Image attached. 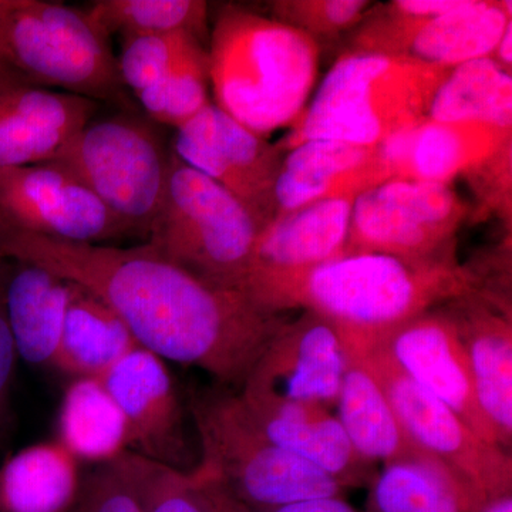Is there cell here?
<instances>
[{
	"mask_svg": "<svg viewBox=\"0 0 512 512\" xmlns=\"http://www.w3.org/2000/svg\"><path fill=\"white\" fill-rule=\"evenodd\" d=\"M0 259L40 266L92 293L126 323L140 348L238 389L288 320L244 293L195 278L148 242L121 248L63 241L0 214Z\"/></svg>",
	"mask_w": 512,
	"mask_h": 512,
	"instance_id": "cell-1",
	"label": "cell"
},
{
	"mask_svg": "<svg viewBox=\"0 0 512 512\" xmlns=\"http://www.w3.org/2000/svg\"><path fill=\"white\" fill-rule=\"evenodd\" d=\"M481 278L456 256L406 261L383 254H342L251 296L264 311L315 313L349 353H362L441 305L480 291Z\"/></svg>",
	"mask_w": 512,
	"mask_h": 512,
	"instance_id": "cell-2",
	"label": "cell"
},
{
	"mask_svg": "<svg viewBox=\"0 0 512 512\" xmlns=\"http://www.w3.org/2000/svg\"><path fill=\"white\" fill-rule=\"evenodd\" d=\"M208 60L215 106L268 138L291 128L308 106L320 46L272 16L228 5L212 26Z\"/></svg>",
	"mask_w": 512,
	"mask_h": 512,
	"instance_id": "cell-3",
	"label": "cell"
},
{
	"mask_svg": "<svg viewBox=\"0 0 512 512\" xmlns=\"http://www.w3.org/2000/svg\"><path fill=\"white\" fill-rule=\"evenodd\" d=\"M450 70L406 56L348 50L333 63L278 146L328 140L377 147L429 117Z\"/></svg>",
	"mask_w": 512,
	"mask_h": 512,
	"instance_id": "cell-4",
	"label": "cell"
},
{
	"mask_svg": "<svg viewBox=\"0 0 512 512\" xmlns=\"http://www.w3.org/2000/svg\"><path fill=\"white\" fill-rule=\"evenodd\" d=\"M191 414L200 437L197 464L251 511L320 497H343L345 488L296 457L259 429L229 390L194 394Z\"/></svg>",
	"mask_w": 512,
	"mask_h": 512,
	"instance_id": "cell-5",
	"label": "cell"
},
{
	"mask_svg": "<svg viewBox=\"0 0 512 512\" xmlns=\"http://www.w3.org/2000/svg\"><path fill=\"white\" fill-rule=\"evenodd\" d=\"M262 228L244 202L171 150L151 247L195 278L239 292Z\"/></svg>",
	"mask_w": 512,
	"mask_h": 512,
	"instance_id": "cell-6",
	"label": "cell"
},
{
	"mask_svg": "<svg viewBox=\"0 0 512 512\" xmlns=\"http://www.w3.org/2000/svg\"><path fill=\"white\" fill-rule=\"evenodd\" d=\"M0 62L35 86L121 101L110 39L84 9L46 0H0Z\"/></svg>",
	"mask_w": 512,
	"mask_h": 512,
	"instance_id": "cell-7",
	"label": "cell"
},
{
	"mask_svg": "<svg viewBox=\"0 0 512 512\" xmlns=\"http://www.w3.org/2000/svg\"><path fill=\"white\" fill-rule=\"evenodd\" d=\"M171 150L146 120H92L55 158L72 170L133 234L147 239L163 202Z\"/></svg>",
	"mask_w": 512,
	"mask_h": 512,
	"instance_id": "cell-8",
	"label": "cell"
},
{
	"mask_svg": "<svg viewBox=\"0 0 512 512\" xmlns=\"http://www.w3.org/2000/svg\"><path fill=\"white\" fill-rule=\"evenodd\" d=\"M414 443L450 470L466 490L471 512L512 494L510 451L488 443L447 404L404 375L379 348L362 353Z\"/></svg>",
	"mask_w": 512,
	"mask_h": 512,
	"instance_id": "cell-9",
	"label": "cell"
},
{
	"mask_svg": "<svg viewBox=\"0 0 512 512\" xmlns=\"http://www.w3.org/2000/svg\"><path fill=\"white\" fill-rule=\"evenodd\" d=\"M470 214L446 184L389 180L353 202L343 254H383L406 261L453 255L454 238Z\"/></svg>",
	"mask_w": 512,
	"mask_h": 512,
	"instance_id": "cell-10",
	"label": "cell"
},
{
	"mask_svg": "<svg viewBox=\"0 0 512 512\" xmlns=\"http://www.w3.org/2000/svg\"><path fill=\"white\" fill-rule=\"evenodd\" d=\"M511 10L510 0H461L444 15L417 18L384 5L360 23L352 50L412 57L451 70L491 57L512 22Z\"/></svg>",
	"mask_w": 512,
	"mask_h": 512,
	"instance_id": "cell-11",
	"label": "cell"
},
{
	"mask_svg": "<svg viewBox=\"0 0 512 512\" xmlns=\"http://www.w3.org/2000/svg\"><path fill=\"white\" fill-rule=\"evenodd\" d=\"M0 214L18 227L70 242L104 244L133 234L59 161L0 170Z\"/></svg>",
	"mask_w": 512,
	"mask_h": 512,
	"instance_id": "cell-12",
	"label": "cell"
},
{
	"mask_svg": "<svg viewBox=\"0 0 512 512\" xmlns=\"http://www.w3.org/2000/svg\"><path fill=\"white\" fill-rule=\"evenodd\" d=\"M175 156L244 202L265 227L274 217L276 178L285 153L211 103L178 128Z\"/></svg>",
	"mask_w": 512,
	"mask_h": 512,
	"instance_id": "cell-13",
	"label": "cell"
},
{
	"mask_svg": "<svg viewBox=\"0 0 512 512\" xmlns=\"http://www.w3.org/2000/svg\"><path fill=\"white\" fill-rule=\"evenodd\" d=\"M349 360L338 330L315 313L302 311L276 332L239 394L330 410L338 402Z\"/></svg>",
	"mask_w": 512,
	"mask_h": 512,
	"instance_id": "cell-14",
	"label": "cell"
},
{
	"mask_svg": "<svg viewBox=\"0 0 512 512\" xmlns=\"http://www.w3.org/2000/svg\"><path fill=\"white\" fill-rule=\"evenodd\" d=\"M101 380L126 419L131 453L185 473L197 467L183 403L161 357L134 349Z\"/></svg>",
	"mask_w": 512,
	"mask_h": 512,
	"instance_id": "cell-15",
	"label": "cell"
},
{
	"mask_svg": "<svg viewBox=\"0 0 512 512\" xmlns=\"http://www.w3.org/2000/svg\"><path fill=\"white\" fill-rule=\"evenodd\" d=\"M375 346L382 349L404 375L454 410L478 436L498 446L494 431L478 404L456 322L446 308L424 313Z\"/></svg>",
	"mask_w": 512,
	"mask_h": 512,
	"instance_id": "cell-16",
	"label": "cell"
},
{
	"mask_svg": "<svg viewBox=\"0 0 512 512\" xmlns=\"http://www.w3.org/2000/svg\"><path fill=\"white\" fill-rule=\"evenodd\" d=\"M352 198L316 202L272 218L259 232L239 292L247 298L266 286L311 271L345 252Z\"/></svg>",
	"mask_w": 512,
	"mask_h": 512,
	"instance_id": "cell-17",
	"label": "cell"
},
{
	"mask_svg": "<svg viewBox=\"0 0 512 512\" xmlns=\"http://www.w3.org/2000/svg\"><path fill=\"white\" fill-rule=\"evenodd\" d=\"M511 130L485 124L440 123L426 119L377 146L389 180L450 185L477 174L511 146Z\"/></svg>",
	"mask_w": 512,
	"mask_h": 512,
	"instance_id": "cell-18",
	"label": "cell"
},
{
	"mask_svg": "<svg viewBox=\"0 0 512 512\" xmlns=\"http://www.w3.org/2000/svg\"><path fill=\"white\" fill-rule=\"evenodd\" d=\"M99 101L19 83L0 93V170L55 160L94 119Z\"/></svg>",
	"mask_w": 512,
	"mask_h": 512,
	"instance_id": "cell-19",
	"label": "cell"
},
{
	"mask_svg": "<svg viewBox=\"0 0 512 512\" xmlns=\"http://www.w3.org/2000/svg\"><path fill=\"white\" fill-rule=\"evenodd\" d=\"M466 349L478 404L498 446L512 447V323L510 312L483 289L448 302Z\"/></svg>",
	"mask_w": 512,
	"mask_h": 512,
	"instance_id": "cell-20",
	"label": "cell"
},
{
	"mask_svg": "<svg viewBox=\"0 0 512 512\" xmlns=\"http://www.w3.org/2000/svg\"><path fill=\"white\" fill-rule=\"evenodd\" d=\"M377 147L309 140L286 151L274 190V217L316 202L352 198L386 183Z\"/></svg>",
	"mask_w": 512,
	"mask_h": 512,
	"instance_id": "cell-21",
	"label": "cell"
},
{
	"mask_svg": "<svg viewBox=\"0 0 512 512\" xmlns=\"http://www.w3.org/2000/svg\"><path fill=\"white\" fill-rule=\"evenodd\" d=\"M238 397L276 446L329 474L345 490L372 484L373 464L356 453L338 417L326 407Z\"/></svg>",
	"mask_w": 512,
	"mask_h": 512,
	"instance_id": "cell-22",
	"label": "cell"
},
{
	"mask_svg": "<svg viewBox=\"0 0 512 512\" xmlns=\"http://www.w3.org/2000/svg\"><path fill=\"white\" fill-rule=\"evenodd\" d=\"M6 315L19 357L56 367L72 286L29 262L0 259Z\"/></svg>",
	"mask_w": 512,
	"mask_h": 512,
	"instance_id": "cell-23",
	"label": "cell"
},
{
	"mask_svg": "<svg viewBox=\"0 0 512 512\" xmlns=\"http://www.w3.org/2000/svg\"><path fill=\"white\" fill-rule=\"evenodd\" d=\"M349 356L336 402V417L356 453L372 464L429 457L404 429L389 397L362 357Z\"/></svg>",
	"mask_w": 512,
	"mask_h": 512,
	"instance_id": "cell-24",
	"label": "cell"
},
{
	"mask_svg": "<svg viewBox=\"0 0 512 512\" xmlns=\"http://www.w3.org/2000/svg\"><path fill=\"white\" fill-rule=\"evenodd\" d=\"M82 481L59 441L32 444L0 463V512H72Z\"/></svg>",
	"mask_w": 512,
	"mask_h": 512,
	"instance_id": "cell-25",
	"label": "cell"
},
{
	"mask_svg": "<svg viewBox=\"0 0 512 512\" xmlns=\"http://www.w3.org/2000/svg\"><path fill=\"white\" fill-rule=\"evenodd\" d=\"M57 441L79 463H110L130 451L126 419L103 380L74 377L60 402Z\"/></svg>",
	"mask_w": 512,
	"mask_h": 512,
	"instance_id": "cell-26",
	"label": "cell"
},
{
	"mask_svg": "<svg viewBox=\"0 0 512 512\" xmlns=\"http://www.w3.org/2000/svg\"><path fill=\"white\" fill-rule=\"evenodd\" d=\"M70 286L56 369L73 377L101 379L140 345L106 303L79 286Z\"/></svg>",
	"mask_w": 512,
	"mask_h": 512,
	"instance_id": "cell-27",
	"label": "cell"
},
{
	"mask_svg": "<svg viewBox=\"0 0 512 512\" xmlns=\"http://www.w3.org/2000/svg\"><path fill=\"white\" fill-rule=\"evenodd\" d=\"M427 119L512 130V74L491 57L454 67L437 90Z\"/></svg>",
	"mask_w": 512,
	"mask_h": 512,
	"instance_id": "cell-28",
	"label": "cell"
},
{
	"mask_svg": "<svg viewBox=\"0 0 512 512\" xmlns=\"http://www.w3.org/2000/svg\"><path fill=\"white\" fill-rule=\"evenodd\" d=\"M367 512H471L466 490L433 457L393 461L370 484Z\"/></svg>",
	"mask_w": 512,
	"mask_h": 512,
	"instance_id": "cell-29",
	"label": "cell"
},
{
	"mask_svg": "<svg viewBox=\"0 0 512 512\" xmlns=\"http://www.w3.org/2000/svg\"><path fill=\"white\" fill-rule=\"evenodd\" d=\"M208 6L202 0H99L84 9L107 37L187 32L204 40Z\"/></svg>",
	"mask_w": 512,
	"mask_h": 512,
	"instance_id": "cell-30",
	"label": "cell"
},
{
	"mask_svg": "<svg viewBox=\"0 0 512 512\" xmlns=\"http://www.w3.org/2000/svg\"><path fill=\"white\" fill-rule=\"evenodd\" d=\"M210 87L208 49L202 46L136 96L151 120L178 130L210 106Z\"/></svg>",
	"mask_w": 512,
	"mask_h": 512,
	"instance_id": "cell-31",
	"label": "cell"
},
{
	"mask_svg": "<svg viewBox=\"0 0 512 512\" xmlns=\"http://www.w3.org/2000/svg\"><path fill=\"white\" fill-rule=\"evenodd\" d=\"M202 46L198 37L187 32L123 37L117 57L121 82L134 94L143 92Z\"/></svg>",
	"mask_w": 512,
	"mask_h": 512,
	"instance_id": "cell-32",
	"label": "cell"
},
{
	"mask_svg": "<svg viewBox=\"0 0 512 512\" xmlns=\"http://www.w3.org/2000/svg\"><path fill=\"white\" fill-rule=\"evenodd\" d=\"M272 18L301 30L318 42L355 29L370 10L367 0H276Z\"/></svg>",
	"mask_w": 512,
	"mask_h": 512,
	"instance_id": "cell-33",
	"label": "cell"
},
{
	"mask_svg": "<svg viewBox=\"0 0 512 512\" xmlns=\"http://www.w3.org/2000/svg\"><path fill=\"white\" fill-rule=\"evenodd\" d=\"M72 512H144L136 454L127 451L84 478Z\"/></svg>",
	"mask_w": 512,
	"mask_h": 512,
	"instance_id": "cell-34",
	"label": "cell"
},
{
	"mask_svg": "<svg viewBox=\"0 0 512 512\" xmlns=\"http://www.w3.org/2000/svg\"><path fill=\"white\" fill-rule=\"evenodd\" d=\"M144 512H212L192 471H178L137 456Z\"/></svg>",
	"mask_w": 512,
	"mask_h": 512,
	"instance_id": "cell-35",
	"label": "cell"
},
{
	"mask_svg": "<svg viewBox=\"0 0 512 512\" xmlns=\"http://www.w3.org/2000/svg\"><path fill=\"white\" fill-rule=\"evenodd\" d=\"M18 357V349H16L8 315H6L3 278L0 271V463L5 460V451L8 450L10 434H12V390Z\"/></svg>",
	"mask_w": 512,
	"mask_h": 512,
	"instance_id": "cell-36",
	"label": "cell"
},
{
	"mask_svg": "<svg viewBox=\"0 0 512 512\" xmlns=\"http://www.w3.org/2000/svg\"><path fill=\"white\" fill-rule=\"evenodd\" d=\"M191 471L212 512H251L247 505L238 501L217 478L212 477L207 471L198 466Z\"/></svg>",
	"mask_w": 512,
	"mask_h": 512,
	"instance_id": "cell-37",
	"label": "cell"
},
{
	"mask_svg": "<svg viewBox=\"0 0 512 512\" xmlns=\"http://www.w3.org/2000/svg\"><path fill=\"white\" fill-rule=\"evenodd\" d=\"M461 0H394L389 5L394 10L417 18H431V16L444 15L456 9Z\"/></svg>",
	"mask_w": 512,
	"mask_h": 512,
	"instance_id": "cell-38",
	"label": "cell"
},
{
	"mask_svg": "<svg viewBox=\"0 0 512 512\" xmlns=\"http://www.w3.org/2000/svg\"><path fill=\"white\" fill-rule=\"evenodd\" d=\"M251 512H359L352 505L346 503L343 497H320L312 500L299 501L282 507L269 508V510Z\"/></svg>",
	"mask_w": 512,
	"mask_h": 512,
	"instance_id": "cell-39",
	"label": "cell"
},
{
	"mask_svg": "<svg viewBox=\"0 0 512 512\" xmlns=\"http://www.w3.org/2000/svg\"><path fill=\"white\" fill-rule=\"evenodd\" d=\"M491 59L494 60L498 66L503 67L504 70L511 73L512 69V22L508 23L505 28L503 36L498 40L495 46Z\"/></svg>",
	"mask_w": 512,
	"mask_h": 512,
	"instance_id": "cell-40",
	"label": "cell"
},
{
	"mask_svg": "<svg viewBox=\"0 0 512 512\" xmlns=\"http://www.w3.org/2000/svg\"><path fill=\"white\" fill-rule=\"evenodd\" d=\"M19 83H30L29 80H26L25 77L20 76V74L13 72L12 69H9L6 64L0 62V93L5 92L9 87L15 86V84Z\"/></svg>",
	"mask_w": 512,
	"mask_h": 512,
	"instance_id": "cell-41",
	"label": "cell"
},
{
	"mask_svg": "<svg viewBox=\"0 0 512 512\" xmlns=\"http://www.w3.org/2000/svg\"><path fill=\"white\" fill-rule=\"evenodd\" d=\"M480 512H512V494L491 501Z\"/></svg>",
	"mask_w": 512,
	"mask_h": 512,
	"instance_id": "cell-42",
	"label": "cell"
}]
</instances>
